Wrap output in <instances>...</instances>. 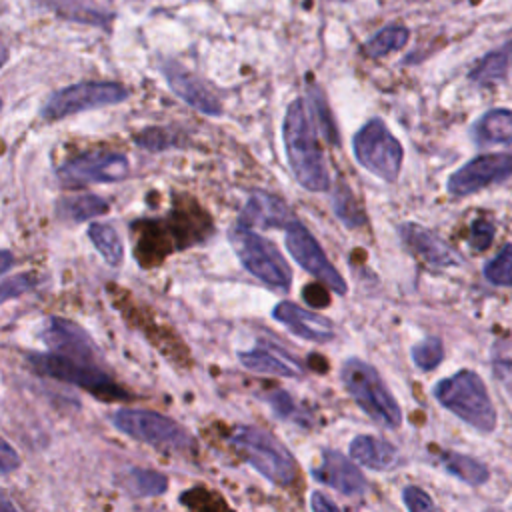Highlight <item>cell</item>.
Listing matches in <instances>:
<instances>
[{
	"label": "cell",
	"instance_id": "obj_3",
	"mask_svg": "<svg viewBox=\"0 0 512 512\" xmlns=\"http://www.w3.org/2000/svg\"><path fill=\"white\" fill-rule=\"evenodd\" d=\"M234 450L264 478L278 486H290L296 480L298 466L288 448L270 432L256 426H240L230 436Z\"/></svg>",
	"mask_w": 512,
	"mask_h": 512
},
{
	"label": "cell",
	"instance_id": "obj_26",
	"mask_svg": "<svg viewBox=\"0 0 512 512\" xmlns=\"http://www.w3.org/2000/svg\"><path fill=\"white\" fill-rule=\"evenodd\" d=\"M124 488L138 498L160 496L168 490V478L156 470L130 468L124 474Z\"/></svg>",
	"mask_w": 512,
	"mask_h": 512
},
{
	"label": "cell",
	"instance_id": "obj_20",
	"mask_svg": "<svg viewBox=\"0 0 512 512\" xmlns=\"http://www.w3.org/2000/svg\"><path fill=\"white\" fill-rule=\"evenodd\" d=\"M350 456L372 470H390L400 460L398 450L390 442L370 434H360L350 442Z\"/></svg>",
	"mask_w": 512,
	"mask_h": 512
},
{
	"label": "cell",
	"instance_id": "obj_33",
	"mask_svg": "<svg viewBox=\"0 0 512 512\" xmlns=\"http://www.w3.org/2000/svg\"><path fill=\"white\" fill-rule=\"evenodd\" d=\"M402 502L412 512H424V510H432L436 506L434 500L428 496V492H424L418 486H406L402 490Z\"/></svg>",
	"mask_w": 512,
	"mask_h": 512
},
{
	"label": "cell",
	"instance_id": "obj_13",
	"mask_svg": "<svg viewBox=\"0 0 512 512\" xmlns=\"http://www.w3.org/2000/svg\"><path fill=\"white\" fill-rule=\"evenodd\" d=\"M162 74L170 86V90L184 100L188 106L194 110L208 114V116H220L222 114V104L220 100L212 94V90L188 68H184L180 62L166 60L162 64Z\"/></svg>",
	"mask_w": 512,
	"mask_h": 512
},
{
	"label": "cell",
	"instance_id": "obj_7",
	"mask_svg": "<svg viewBox=\"0 0 512 512\" xmlns=\"http://www.w3.org/2000/svg\"><path fill=\"white\" fill-rule=\"evenodd\" d=\"M352 150L358 164L366 168L370 174L382 178L384 182H396L402 170L404 148L400 140L388 130L384 120H368L354 134Z\"/></svg>",
	"mask_w": 512,
	"mask_h": 512
},
{
	"label": "cell",
	"instance_id": "obj_43",
	"mask_svg": "<svg viewBox=\"0 0 512 512\" xmlns=\"http://www.w3.org/2000/svg\"><path fill=\"white\" fill-rule=\"evenodd\" d=\"M0 108H2V100H0Z\"/></svg>",
	"mask_w": 512,
	"mask_h": 512
},
{
	"label": "cell",
	"instance_id": "obj_10",
	"mask_svg": "<svg viewBox=\"0 0 512 512\" xmlns=\"http://www.w3.org/2000/svg\"><path fill=\"white\" fill-rule=\"evenodd\" d=\"M284 240H286V248H288L290 256L296 260L298 266H302L316 280L326 284V288H330L332 292H336L340 296L346 294V290H348L346 280L332 266V262L326 258L318 240L308 232V228L298 218H292L284 226Z\"/></svg>",
	"mask_w": 512,
	"mask_h": 512
},
{
	"label": "cell",
	"instance_id": "obj_22",
	"mask_svg": "<svg viewBox=\"0 0 512 512\" xmlns=\"http://www.w3.org/2000/svg\"><path fill=\"white\" fill-rule=\"evenodd\" d=\"M512 68V42L484 54L476 66L468 72L470 82L478 86H492L506 80Z\"/></svg>",
	"mask_w": 512,
	"mask_h": 512
},
{
	"label": "cell",
	"instance_id": "obj_32",
	"mask_svg": "<svg viewBox=\"0 0 512 512\" xmlns=\"http://www.w3.org/2000/svg\"><path fill=\"white\" fill-rule=\"evenodd\" d=\"M36 284H38V280L32 272H20V274H14V276L2 280L0 282V304L34 290Z\"/></svg>",
	"mask_w": 512,
	"mask_h": 512
},
{
	"label": "cell",
	"instance_id": "obj_2",
	"mask_svg": "<svg viewBox=\"0 0 512 512\" xmlns=\"http://www.w3.org/2000/svg\"><path fill=\"white\" fill-rule=\"evenodd\" d=\"M442 408L458 416L478 432H492L496 428V408L490 400L484 380L472 370H460L436 382L432 390Z\"/></svg>",
	"mask_w": 512,
	"mask_h": 512
},
{
	"label": "cell",
	"instance_id": "obj_42",
	"mask_svg": "<svg viewBox=\"0 0 512 512\" xmlns=\"http://www.w3.org/2000/svg\"><path fill=\"white\" fill-rule=\"evenodd\" d=\"M0 508H4V504H0Z\"/></svg>",
	"mask_w": 512,
	"mask_h": 512
},
{
	"label": "cell",
	"instance_id": "obj_12",
	"mask_svg": "<svg viewBox=\"0 0 512 512\" xmlns=\"http://www.w3.org/2000/svg\"><path fill=\"white\" fill-rule=\"evenodd\" d=\"M512 176V150L494 152L468 160L446 182V188L454 196H468L486 186L502 182Z\"/></svg>",
	"mask_w": 512,
	"mask_h": 512
},
{
	"label": "cell",
	"instance_id": "obj_19",
	"mask_svg": "<svg viewBox=\"0 0 512 512\" xmlns=\"http://www.w3.org/2000/svg\"><path fill=\"white\" fill-rule=\"evenodd\" d=\"M276 348L270 346H256L252 350L238 352V360L244 368L260 374H272V376H284V378H296L302 374L300 364L288 356L286 352L276 354Z\"/></svg>",
	"mask_w": 512,
	"mask_h": 512
},
{
	"label": "cell",
	"instance_id": "obj_28",
	"mask_svg": "<svg viewBox=\"0 0 512 512\" xmlns=\"http://www.w3.org/2000/svg\"><path fill=\"white\" fill-rule=\"evenodd\" d=\"M306 102H308V108H310V114H312V120H314V124L318 128V132L328 142L338 144V130H336L330 106H328V102L324 98V92L318 86H310Z\"/></svg>",
	"mask_w": 512,
	"mask_h": 512
},
{
	"label": "cell",
	"instance_id": "obj_1",
	"mask_svg": "<svg viewBox=\"0 0 512 512\" xmlns=\"http://www.w3.org/2000/svg\"><path fill=\"white\" fill-rule=\"evenodd\" d=\"M316 136L318 128L312 120L306 98H294L282 120V140L288 166L300 186L310 192H324L330 188V174Z\"/></svg>",
	"mask_w": 512,
	"mask_h": 512
},
{
	"label": "cell",
	"instance_id": "obj_41",
	"mask_svg": "<svg viewBox=\"0 0 512 512\" xmlns=\"http://www.w3.org/2000/svg\"><path fill=\"white\" fill-rule=\"evenodd\" d=\"M330 2H352V0H330Z\"/></svg>",
	"mask_w": 512,
	"mask_h": 512
},
{
	"label": "cell",
	"instance_id": "obj_9",
	"mask_svg": "<svg viewBox=\"0 0 512 512\" xmlns=\"http://www.w3.org/2000/svg\"><path fill=\"white\" fill-rule=\"evenodd\" d=\"M112 424L120 432L156 448L182 450L192 444L186 428H182L176 420L152 410L120 408L112 414Z\"/></svg>",
	"mask_w": 512,
	"mask_h": 512
},
{
	"label": "cell",
	"instance_id": "obj_5",
	"mask_svg": "<svg viewBox=\"0 0 512 512\" xmlns=\"http://www.w3.org/2000/svg\"><path fill=\"white\" fill-rule=\"evenodd\" d=\"M26 360L34 372L60 382L80 386L94 396H100L106 400L126 398V392L96 364V360L72 358V356L56 354L50 350L46 354H28Z\"/></svg>",
	"mask_w": 512,
	"mask_h": 512
},
{
	"label": "cell",
	"instance_id": "obj_6",
	"mask_svg": "<svg viewBox=\"0 0 512 512\" xmlns=\"http://www.w3.org/2000/svg\"><path fill=\"white\" fill-rule=\"evenodd\" d=\"M230 244L242 266L260 282L272 288H290L292 272L280 250L250 226L236 222L228 232Z\"/></svg>",
	"mask_w": 512,
	"mask_h": 512
},
{
	"label": "cell",
	"instance_id": "obj_23",
	"mask_svg": "<svg viewBox=\"0 0 512 512\" xmlns=\"http://www.w3.org/2000/svg\"><path fill=\"white\" fill-rule=\"evenodd\" d=\"M438 460L446 472H450L452 476H456L460 482H464L468 486H482L490 476L488 468L480 460L460 454V452L440 450Z\"/></svg>",
	"mask_w": 512,
	"mask_h": 512
},
{
	"label": "cell",
	"instance_id": "obj_40",
	"mask_svg": "<svg viewBox=\"0 0 512 512\" xmlns=\"http://www.w3.org/2000/svg\"><path fill=\"white\" fill-rule=\"evenodd\" d=\"M8 56H10V54H8V48L0 42V68L8 62Z\"/></svg>",
	"mask_w": 512,
	"mask_h": 512
},
{
	"label": "cell",
	"instance_id": "obj_30",
	"mask_svg": "<svg viewBox=\"0 0 512 512\" xmlns=\"http://www.w3.org/2000/svg\"><path fill=\"white\" fill-rule=\"evenodd\" d=\"M484 278L494 286H512V244H504L500 252L484 264Z\"/></svg>",
	"mask_w": 512,
	"mask_h": 512
},
{
	"label": "cell",
	"instance_id": "obj_31",
	"mask_svg": "<svg viewBox=\"0 0 512 512\" xmlns=\"http://www.w3.org/2000/svg\"><path fill=\"white\" fill-rule=\"evenodd\" d=\"M444 358V346L438 336H428L412 346V362L420 370H434Z\"/></svg>",
	"mask_w": 512,
	"mask_h": 512
},
{
	"label": "cell",
	"instance_id": "obj_11",
	"mask_svg": "<svg viewBox=\"0 0 512 512\" xmlns=\"http://www.w3.org/2000/svg\"><path fill=\"white\" fill-rule=\"evenodd\" d=\"M128 158L120 152L110 150H92L84 152L64 166H60L58 176L62 182L78 184H104L124 180L128 174Z\"/></svg>",
	"mask_w": 512,
	"mask_h": 512
},
{
	"label": "cell",
	"instance_id": "obj_18",
	"mask_svg": "<svg viewBox=\"0 0 512 512\" xmlns=\"http://www.w3.org/2000/svg\"><path fill=\"white\" fill-rule=\"evenodd\" d=\"M294 218V214L290 212V208L286 206V202L278 196H272L268 192H254L248 196L238 222L244 226H276V228H284L290 220Z\"/></svg>",
	"mask_w": 512,
	"mask_h": 512
},
{
	"label": "cell",
	"instance_id": "obj_14",
	"mask_svg": "<svg viewBox=\"0 0 512 512\" xmlns=\"http://www.w3.org/2000/svg\"><path fill=\"white\" fill-rule=\"evenodd\" d=\"M398 232L404 246L430 268H448V266L460 264L458 252L452 250V246H448L432 230L422 228L416 222H404L398 228Z\"/></svg>",
	"mask_w": 512,
	"mask_h": 512
},
{
	"label": "cell",
	"instance_id": "obj_38",
	"mask_svg": "<svg viewBox=\"0 0 512 512\" xmlns=\"http://www.w3.org/2000/svg\"><path fill=\"white\" fill-rule=\"evenodd\" d=\"M310 508L316 510V512H320V510H338V504L332 502V500H328V498H326L324 494H320V492H312V494H310Z\"/></svg>",
	"mask_w": 512,
	"mask_h": 512
},
{
	"label": "cell",
	"instance_id": "obj_21",
	"mask_svg": "<svg viewBox=\"0 0 512 512\" xmlns=\"http://www.w3.org/2000/svg\"><path fill=\"white\" fill-rule=\"evenodd\" d=\"M472 138L478 146L512 144V110L492 108L472 124Z\"/></svg>",
	"mask_w": 512,
	"mask_h": 512
},
{
	"label": "cell",
	"instance_id": "obj_8",
	"mask_svg": "<svg viewBox=\"0 0 512 512\" xmlns=\"http://www.w3.org/2000/svg\"><path fill=\"white\" fill-rule=\"evenodd\" d=\"M130 96V92L118 82H76L56 90L42 106L40 116L44 120H60L78 112L96 110L112 104H120Z\"/></svg>",
	"mask_w": 512,
	"mask_h": 512
},
{
	"label": "cell",
	"instance_id": "obj_35",
	"mask_svg": "<svg viewBox=\"0 0 512 512\" xmlns=\"http://www.w3.org/2000/svg\"><path fill=\"white\" fill-rule=\"evenodd\" d=\"M138 146L148 150H162L166 146H172V138L164 128H146L136 136Z\"/></svg>",
	"mask_w": 512,
	"mask_h": 512
},
{
	"label": "cell",
	"instance_id": "obj_25",
	"mask_svg": "<svg viewBox=\"0 0 512 512\" xmlns=\"http://www.w3.org/2000/svg\"><path fill=\"white\" fill-rule=\"evenodd\" d=\"M410 38V30L402 24H388L384 28H380L376 34H372L366 44H364V52L370 58H384L390 52L402 50L408 44Z\"/></svg>",
	"mask_w": 512,
	"mask_h": 512
},
{
	"label": "cell",
	"instance_id": "obj_39",
	"mask_svg": "<svg viewBox=\"0 0 512 512\" xmlns=\"http://www.w3.org/2000/svg\"><path fill=\"white\" fill-rule=\"evenodd\" d=\"M12 264H14V256H12V252H8V250H0V276H2L6 270H10V268H12Z\"/></svg>",
	"mask_w": 512,
	"mask_h": 512
},
{
	"label": "cell",
	"instance_id": "obj_27",
	"mask_svg": "<svg viewBox=\"0 0 512 512\" xmlns=\"http://www.w3.org/2000/svg\"><path fill=\"white\" fill-rule=\"evenodd\" d=\"M88 238L92 240L94 248L102 254L106 264L118 266L124 260V246L118 232L104 222H92L88 226Z\"/></svg>",
	"mask_w": 512,
	"mask_h": 512
},
{
	"label": "cell",
	"instance_id": "obj_34",
	"mask_svg": "<svg viewBox=\"0 0 512 512\" xmlns=\"http://www.w3.org/2000/svg\"><path fill=\"white\" fill-rule=\"evenodd\" d=\"M494 226L488 220H474L470 226V246L478 252L486 250L492 244Z\"/></svg>",
	"mask_w": 512,
	"mask_h": 512
},
{
	"label": "cell",
	"instance_id": "obj_17",
	"mask_svg": "<svg viewBox=\"0 0 512 512\" xmlns=\"http://www.w3.org/2000/svg\"><path fill=\"white\" fill-rule=\"evenodd\" d=\"M272 316L284 324L292 334L316 342V344H324L330 342L334 338V326L328 318L310 312L298 304L292 302H278L272 310Z\"/></svg>",
	"mask_w": 512,
	"mask_h": 512
},
{
	"label": "cell",
	"instance_id": "obj_37",
	"mask_svg": "<svg viewBox=\"0 0 512 512\" xmlns=\"http://www.w3.org/2000/svg\"><path fill=\"white\" fill-rule=\"evenodd\" d=\"M18 466H20V456L16 448L0 436V474H10Z\"/></svg>",
	"mask_w": 512,
	"mask_h": 512
},
{
	"label": "cell",
	"instance_id": "obj_4",
	"mask_svg": "<svg viewBox=\"0 0 512 512\" xmlns=\"http://www.w3.org/2000/svg\"><path fill=\"white\" fill-rule=\"evenodd\" d=\"M342 382L354 402L380 426L398 428L402 424V410L386 388L382 376L368 362L348 358L342 364Z\"/></svg>",
	"mask_w": 512,
	"mask_h": 512
},
{
	"label": "cell",
	"instance_id": "obj_24",
	"mask_svg": "<svg viewBox=\"0 0 512 512\" xmlns=\"http://www.w3.org/2000/svg\"><path fill=\"white\" fill-rule=\"evenodd\" d=\"M106 212H108V202L96 194H76V196L62 198L58 202V216L70 222L92 220L94 216H100Z\"/></svg>",
	"mask_w": 512,
	"mask_h": 512
},
{
	"label": "cell",
	"instance_id": "obj_36",
	"mask_svg": "<svg viewBox=\"0 0 512 512\" xmlns=\"http://www.w3.org/2000/svg\"><path fill=\"white\" fill-rule=\"evenodd\" d=\"M268 404L272 406V410L278 418H290L296 412L290 394H286L284 390H276L272 396H268Z\"/></svg>",
	"mask_w": 512,
	"mask_h": 512
},
{
	"label": "cell",
	"instance_id": "obj_29",
	"mask_svg": "<svg viewBox=\"0 0 512 512\" xmlns=\"http://www.w3.org/2000/svg\"><path fill=\"white\" fill-rule=\"evenodd\" d=\"M332 206L336 216L348 226V228H356L362 226L366 222V216L362 212V208L358 206L354 194L348 190V186H344L342 182L336 186L334 194H332Z\"/></svg>",
	"mask_w": 512,
	"mask_h": 512
},
{
	"label": "cell",
	"instance_id": "obj_15",
	"mask_svg": "<svg viewBox=\"0 0 512 512\" xmlns=\"http://www.w3.org/2000/svg\"><path fill=\"white\" fill-rule=\"evenodd\" d=\"M42 340L50 352L82 360H96V346L90 336L78 324L66 318H46L42 328Z\"/></svg>",
	"mask_w": 512,
	"mask_h": 512
},
{
	"label": "cell",
	"instance_id": "obj_16",
	"mask_svg": "<svg viewBox=\"0 0 512 512\" xmlns=\"http://www.w3.org/2000/svg\"><path fill=\"white\" fill-rule=\"evenodd\" d=\"M312 478L346 496H360L366 490L364 474L356 468V464H352L350 458L336 450L322 452L320 464L312 468Z\"/></svg>",
	"mask_w": 512,
	"mask_h": 512
}]
</instances>
